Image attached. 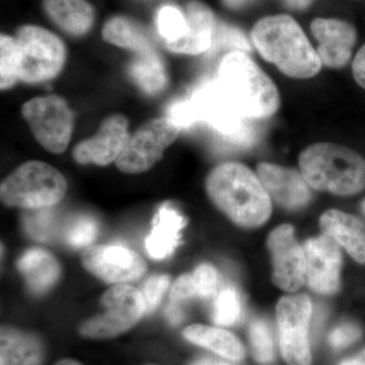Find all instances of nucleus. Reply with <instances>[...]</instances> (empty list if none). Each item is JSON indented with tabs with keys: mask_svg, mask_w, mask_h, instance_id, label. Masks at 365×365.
Instances as JSON below:
<instances>
[{
	"mask_svg": "<svg viewBox=\"0 0 365 365\" xmlns=\"http://www.w3.org/2000/svg\"><path fill=\"white\" fill-rule=\"evenodd\" d=\"M195 285L197 297H211L215 294L218 287V274L215 267L209 264H203L192 273Z\"/></svg>",
	"mask_w": 365,
	"mask_h": 365,
	"instance_id": "nucleus-36",
	"label": "nucleus"
},
{
	"mask_svg": "<svg viewBox=\"0 0 365 365\" xmlns=\"http://www.w3.org/2000/svg\"><path fill=\"white\" fill-rule=\"evenodd\" d=\"M184 337L194 344L207 348L225 359L241 360L245 356V348L241 341L228 331L203 325L187 327L182 333Z\"/></svg>",
	"mask_w": 365,
	"mask_h": 365,
	"instance_id": "nucleus-24",
	"label": "nucleus"
},
{
	"mask_svg": "<svg viewBox=\"0 0 365 365\" xmlns=\"http://www.w3.org/2000/svg\"><path fill=\"white\" fill-rule=\"evenodd\" d=\"M361 337V330L354 324L346 323L336 327L329 336V342L334 348L342 349L356 342Z\"/></svg>",
	"mask_w": 365,
	"mask_h": 365,
	"instance_id": "nucleus-37",
	"label": "nucleus"
},
{
	"mask_svg": "<svg viewBox=\"0 0 365 365\" xmlns=\"http://www.w3.org/2000/svg\"><path fill=\"white\" fill-rule=\"evenodd\" d=\"M20 58V79L26 83L49 81L66 61V48L54 34L36 26H25L16 38Z\"/></svg>",
	"mask_w": 365,
	"mask_h": 365,
	"instance_id": "nucleus-8",
	"label": "nucleus"
},
{
	"mask_svg": "<svg viewBox=\"0 0 365 365\" xmlns=\"http://www.w3.org/2000/svg\"><path fill=\"white\" fill-rule=\"evenodd\" d=\"M311 29L319 43L317 53L322 64L340 68L348 63L356 42L354 26L344 21L317 19L312 23Z\"/></svg>",
	"mask_w": 365,
	"mask_h": 365,
	"instance_id": "nucleus-16",
	"label": "nucleus"
},
{
	"mask_svg": "<svg viewBox=\"0 0 365 365\" xmlns=\"http://www.w3.org/2000/svg\"><path fill=\"white\" fill-rule=\"evenodd\" d=\"M250 340L257 361L268 364L275 359V345L266 322L255 319L250 326Z\"/></svg>",
	"mask_w": 365,
	"mask_h": 365,
	"instance_id": "nucleus-32",
	"label": "nucleus"
},
{
	"mask_svg": "<svg viewBox=\"0 0 365 365\" xmlns=\"http://www.w3.org/2000/svg\"><path fill=\"white\" fill-rule=\"evenodd\" d=\"M20 79V58L16 39L9 36L0 37V88H11Z\"/></svg>",
	"mask_w": 365,
	"mask_h": 365,
	"instance_id": "nucleus-28",
	"label": "nucleus"
},
{
	"mask_svg": "<svg viewBox=\"0 0 365 365\" xmlns=\"http://www.w3.org/2000/svg\"><path fill=\"white\" fill-rule=\"evenodd\" d=\"M185 225L186 220L177 209L170 203L163 204L153 217V230L145 242L151 258L163 260L174 253L181 241Z\"/></svg>",
	"mask_w": 365,
	"mask_h": 365,
	"instance_id": "nucleus-20",
	"label": "nucleus"
},
{
	"mask_svg": "<svg viewBox=\"0 0 365 365\" xmlns=\"http://www.w3.org/2000/svg\"><path fill=\"white\" fill-rule=\"evenodd\" d=\"M223 4L230 9H239V7L244 6L245 4H248L251 0H222Z\"/></svg>",
	"mask_w": 365,
	"mask_h": 365,
	"instance_id": "nucleus-44",
	"label": "nucleus"
},
{
	"mask_svg": "<svg viewBox=\"0 0 365 365\" xmlns=\"http://www.w3.org/2000/svg\"><path fill=\"white\" fill-rule=\"evenodd\" d=\"M56 365H83V364H79V362L76 361V360L63 359V360H60L59 362H57Z\"/></svg>",
	"mask_w": 365,
	"mask_h": 365,
	"instance_id": "nucleus-45",
	"label": "nucleus"
},
{
	"mask_svg": "<svg viewBox=\"0 0 365 365\" xmlns=\"http://www.w3.org/2000/svg\"><path fill=\"white\" fill-rule=\"evenodd\" d=\"M189 98L195 108L198 122L207 124L222 140L237 146L254 143L256 131L251 120L242 116L216 79L204 81Z\"/></svg>",
	"mask_w": 365,
	"mask_h": 365,
	"instance_id": "nucleus-6",
	"label": "nucleus"
},
{
	"mask_svg": "<svg viewBox=\"0 0 365 365\" xmlns=\"http://www.w3.org/2000/svg\"><path fill=\"white\" fill-rule=\"evenodd\" d=\"M276 313L283 359L289 365H311V299L306 295L283 297L278 302Z\"/></svg>",
	"mask_w": 365,
	"mask_h": 365,
	"instance_id": "nucleus-10",
	"label": "nucleus"
},
{
	"mask_svg": "<svg viewBox=\"0 0 365 365\" xmlns=\"http://www.w3.org/2000/svg\"><path fill=\"white\" fill-rule=\"evenodd\" d=\"M282 1L289 9L302 11V9H306L307 7L311 6L314 0H282Z\"/></svg>",
	"mask_w": 365,
	"mask_h": 365,
	"instance_id": "nucleus-41",
	"label": "nucleus"
},
{
	"mask_svg": "<svg viewBox=\"0 0 365 365\" xmlns=\"http://www.w3.org/2000/svg\"><path fill=\"white\" fill-rule=\"evenodd\" d=\"M23 216L24 227L33 239L50 242L57 232V218L51 207L29 209Z\"/></svg>",
	"mask_w": 365,
	"mask_h": 365,
	"instance_id": "nucleus-27",
	"label": "nucleus"
},
{
	"mask_svg": "<svg viewBox=\"0 0 365 365\" xmlns=\"http://www.w3.org/2000/svg\"><path fill=\"white\" fill-rule=\"evenodd\" d=\"M165 314L170 324L179 325L184 319V309L182 304L170 302L169 306L165 309Z\"/></svg>",
	"mask_w": 365,
	"mask_h": 365,
	"instance_id": "nucleus-40",
	"label": "nucleus"
},
{
	"mask_svg": "<svg viewBox=\"0 0 365 365\" xmlns=\"http://www.w3.org/2000/svg\"><path fill=\"white\" fill-rule=\"evenodd\" d=\"M18 267L35 294H43L50 289L61 273L58 261L43 249L28 250L21 255Z\"/></svg>",
	"mask_w": 365,
	"mask_h": 365,
	"instance_id": "nucleus-22",
	"label": "nucleus"
},
{
	"mask_svg": "<svg viewBox=\"0 0 365 365\" xmlns=\"http://www.w3.org/2000/svg\"><path fill=\"white\" fill-rule=\"evenodd\" d=\"M180 129L168 118L151 120L129 138L117 167L126 174L150 170L163 157V151L176 140Z\"/></svg>",
	"mask_w": 365,
	"mask_h": 365,
	"instance_id": "nucleus-11",
	"label": "nucleus"
},
{
	"mask_svg": "<svg viewBox=\"0 0 365 365\" xmlns=\"http://www.w3.org/2000/svg\"><path fill=\"white\" fill-rule=\"evenodd\" d=\"M98 235V225L93 218L83 216L71 223L66 232V241L72 247L90 246Z\"/></svg>",
	"mask_w": 365,
	"mask_h": 365,
	"instance_id": "nucleus-33",
	"label": "nucleus"
},
{
	"mask_svg": "<svg viewBox=\"0 0 365 365\" xmlns=\"http://www.w3.org/2000/svg\"><path fill=\"white\" fill-rule=\"evenodd\" d=\"M103 37L107 42L132 50L137 54L155 50L141 26L123 16H115L108 21L103 30Z\"/></svg>",
	"mask_w": 365,
	"mask_h": 365,
	"instance_id": "nucleus-26",
	"label": "nucleus"
},
{
	"mask_svg": "<svg viewBox=\"0 0 365 365\" xmlns=\"http://www.w3.org/2000/svg\"><path fill=\"white\" fill-rule=\"evenodd\" d=\"M225 50L247 53L251 51V44L241 30L235 26L220 23L216 26L212 46L208 53L210 55L217 54Z\"/></svg>",
	"mask_w": 365,
	"mask_h": 365,
	"instance_id": "nucleus-31",
	"label": "nucleus"
},
{
	"mask_svg": "<svg viewBox=\"0 0 365 365\" xmlns=\"http://www.w3.org/2000/svg\"><path fill=\"white\" fill-rule=\"evenodd\" d=\"M353 76L360 86L365 88V44L357 53L353 62Z\"/></svg>",
	"mask_w": 365,
	"mask_h": 365,
	"instance_id": "nucleus-39",
	"label": "nucleus"
},
{
	"mask_svg": "<svg viewBox=\"0 0 365 365\" xmlns=\"http://www.w3.org/2000/svg\"><path fill=\"white\" fill-rule=\"evenodd\" d=\"M67 182L48 163L31 160L2 182L0 197L6 205L25 209L49 208L66 196Z\"/></svg>",
	"mask_w": 365,
	"mask_h": 365,
	"instance_id": "nucleus-5",
	"label": "nucleus"
},
{
	"mask_svg": "<svg viewBox=\"0 0 365 365\" xmlns=\"http://www.w3.org/2000/svg\"><path fill=\"white\" fill-rule=\"evenodd\" d=\"M252 40L264 59L290 78H313L321 71L318 53L289 16L262 19L252 31Z\"/></svg>",
	"mask_w": 365,
	"mask_h": 365,
	"instance_id": "nucleus-2",
	"label": "nucleus"
},
{
	"mask_svg": "<svg viewBox=\"0 0 365 365\" xmlns=\"http://www.w3.org/2000/svg\"><path fill=\"white\" fill-rule=\"evenodd\" d=\"M186 18L188 33L176 42L167 43V47L180 54L198 55L208 52L217 26L215 14L201 2L191 1L187 6Z\"/></svg>",
	"mask_w": 365,
	"mask_h": 365,
	"instance_id": "nucleus-18",
	"label": "nucleus"
},
{
	"mask_svg": "<svg viewBox=\"0 0 365 365\" xmlns=\"http://www.w3.org/2000/svg\"><path fill=\"white\" fill-rule=\"evenodd\" d=\"M150 365H153V364H150Z\"/></svg>",
	"mask_w": 365,
	"mask_h": 365,
	"instance_id": "nucleus-47",
	"label": "nucleus"
},
{
	"mask_svg": "<svg viewBox=\"0 0 365 365\" xmlns=\"http://www.w3.org/2000/svg\"><path fill=\"white\" fill-rule=\"evenodd\" d=\"M129 74L146 95H158L167 86V71L155 50L137 55L129 66Z\"/></svg>",
	"mask_w": 365,
	"mask_h": 365,
	"instance_id": "nucleus-25",
	"label": "nucleus"
},
{
	"mask_svg": "<svg viewBox=\"0 0 365 365\" xmlns=\"http://www.w3.org/2000/svg\"><path fill=\"white\" fill-rule=\"evenodd\" d=\"M167 117L180 130L191 128L194 125L199 123L195 108L190 98L177 101L170 105L168 109Z\"/></svg>",
	"mask_w": 365,
	"mask_h": 365,
	"instance_id": "nucleus-35",
	"label": "nucleus"
},
{
	"mask_svg": "<svg viewBox=\"0 0 365 365\" xmlns=\"http://www.w3.org/2000/svg\"><path fill=\"white\" fill-rule=\"evenodd\" d=\"M191 365H232L227 362L220 361L212 359H201L196 360Z\"/></svg>",
	"mask_w": 365,
	"mask_h": 365,
	"instance_id": "nucleus-43",
	"label": "nucleus"
},
{
	"mask_svg": "<svg viewBox=\"0 0 365 365\" xmlns=\"http://www.w3.org/2000/svg\"><path fill=\"white\" fill-rule=\"evenodd\" d=\"M216 81L247 119L272 116L279 107V93L273 81L246 52L227 53L218 67Z\"/></svg>",
	"mask_w": 365,
	"mask_h": 365,
	"instance_id": "nucleus-3",
	"label": "nucleus"
},
{
	"mask_svg": "<svg viewBox=\"0 0 365 365\" xmlns=\"http://www.w3.org/2000/svg\"><path fill=\"white\" fill-rule=\"evenodd\" d=\"M307 184L319 191L349 196L365 188V160L356 151L334 143L309 146L299 157Z\"/></svg>",
	"mask_w": 365,
	"mask_h": 365,
	"instance_id": "nucleus-4",
	"label": "nucleus"
},
{
	"mask_svg": "<svg viewBox=\"0 0 365 365\" xmlns=\"http://www.w3.org/2000/svg\"><path fill=\"white\" fill-rule=\"evenodd\" d=\"M44 346L37 336L2 327L0 335V365H41Z\"/></svg>",
	"mask_w": 365,
	"mask_h": 365,
	"instance_id": "nucleus-21",
	"label": "nucleus"
},
{
	"mask_svg": "<svg viewBox=\"0 0 365 365\" xmlns=\"http://www.w3.org/2000/svg\"><path fill=\"white\" fill-rule=\"evenodd\" d=\"M193 297H197V292L192 274L180 276L170 289V302L182 306V302L193 299Z\"/></svg>",
	"mask_w": 365,
	"mask_h": 365,
	"instance_id": "nucleus-38",
	"label": "nucleus"
},
{
	"mask_svg": "<svg viewBox=\"0 0 365 365\" xmlns=\"http://www.w3.org/2000/svg\"><path fill=\"white\" fill-rule=\"evenodd\" d=\"M339 365H365V348L359 354L355 355L351 359L344 360Z\"/></svg>",
	"mask_w": 365,
	"mask_h": 365,
	"instance_id": "nucleus-42",
	"label": "nucleus"
},
{
	"mask_svg": "<svg viewBox=\"0 0 365 365\" xmlns=\"http://www.w3.org/2000/svg\"><path fill=\"white\" fill-rule=\"evenodd\" d=\"M44 9L57 26L74 36L88 33L95 19L86 0H44Z\"/></svg>",
	"mask_w": 365,
	"mask_h": 365,
	"instance_id": "nucleus-23",
	"label": "nucleus"
},
{
	"mask_svg": "<svg viewBox=\"0 0 365 365\" xmlns=\"http://www.w3.org/2000/svg\"><path fill=\"white\" fill-rule=\"evenodd\" d=\"M104 312L83 322L78 328L81 336L91 339L117 337L135 326L145 314L141 292L126 284H116L101 299Z\"/></svg>",
	"mask_w": 365,
	"mask_h": 365,
	"instance_id": "nucleus-7",
	"label": "nucleus"
},
{
	"mask_svg": "<svg viewBox=\"0 0 365 365\" xmlns=\"http://www.w3.org/2000/svg\"><path fill=\"white\" fill-rule=\"evenodd\" d=\"M213 203L237 225L260 227L271 215L270 196L259 177L237 163L218 165L206 180Z\"/></svg>",
	"mask_w": 365,
	"mask_h": 365,
	"instance_id": "nucleus-1",
	"label": "nucleus"
},
{
	"mask_svg": "<svg viewBox=\"0 0 365 365\" xmlns=\"http://www.w3.org/2000/svg\"><path fill=\"white\" fill-rule=\"evenodd\" d=\"M242 314V304L239 294L234 287L223 288L218 294L213 306L212 319L220 326H232L239 322Z\"/></svg>",
	"mask_w": 365,
	"mask_h": 365,
	"instance_id": "nucleus-29",
	"label": "nucleus"
},
{
	"mask_svg": "<svg viewBox=\"0 0 365 365\" xmlns=\"http://www.w3.org/2000/svg\"><path fill=\"white\" fill-rule=\"evenodd\" d=\"M307 280L319 294H335L339 288L341 257L337 244L328 237L311 239L304 245Z\"/></svg>",
	"mask_w": 365,
	"mask_h": 365,
	"instance_id": "nucleus-14",
	"label": "nucleus"
},
{
	"mask_svg": "<svg viewBox=\"0 0 365 365\" xmlns=\"http://www.w3.org/2000/svg\"><path fill=\"white\" fill-rule=\"evenodd\" d=\"M268 248L273 258L275 284L287 292L299 289L307 279V262L304 248L295 241L294 227H276L269 235Z\"/></svg>",
	"mask_w": 365,
	"mask_h": 365,
	"instance_id": "nucleus-13",
	"label": "nucleus"
},
{
	"mask_svg": "<svg viewBox=\"0 0 365 365\" xmlns=\"http://www.w3.org/2000/svg\"><path fill=\"white\" fill-rule=\"evenodd\" d=\"M83 267L107 283L130 282L145 273L146 263L136 252L121 246H91L81 256Z\"/></svg>",
	"mask_w": 365,
	"mask_h": 365,
	"instance_id": "nucleus-12",
	"label": "nucleus"
},
{
	"mask_svg": "<svg viewBox=\"0 0 365 365\" xmlns=\"http://www.w3.org/2000/svg\"><path fill=\"white\" fill-rule=\"evenodd\" d=\"M258 177L276 202L287 209L302 207L311 199L309 184L297 170L270 163L259 165Z\"/></svg>",
	"mask_w": 365,
	"mask_h": 365,
	"instance_id": "nucleus-17",
	"label": "nucleus"
},
{
	"mask_svg": "<svg viewBox=\"0 0 365 365\" xmlns=\"http://www.w3.org/2000/svg\"><path fill=\"white\" fill-rule=\"evenodd\" d=\"M34 135L53 153H61L71 141L73 115L63 98L57 96L35 98L21 109Z\"/></svg>",
	"mask_w": 365,
	"mask_h": 365,
	"instance_id": "nucleus-9",
	"label": "nucleus"
},
{
	"mask_svg": "<svg viewBox=\"0 0 365 365\" xmlns=\"http://www.w3.org/2000/svg\"><path fill=\"white\" fill-rule=\"evenodd\" d=\"M362 209H364V212L365 213V200L362 202Z\"/></svg>",
	"mask_w": 365,
	"mask_h": 365,
	"instance_id": "nucleus-46",
	"label": "nucleus"
},
{
	"mask_svg": "<svg viewBox=\"0 0 365 365\" xmlns=\"http://www.w3.org/2000/svg\"><path fill=\"white\" fill-rule=\"evenodd\" d=\"M158 33L167 43L176 42L188 33V21L180 9L172 6H163L157 16Z\"/></svg>",
	"mask_w": 365,
	"mask_h": 365,
	"instance_id": "nucleus-30",
	"label": "nucleus"
},
{
	"mask_svg": "<svg viewBox=\"0 0 365 365\" xmlns=\"http://www.w3.org/2000/svg\"><path fill=\"white\" fill-rule=\"evenodd\" d=\"M129 138L126 118L113 115L103 122L97 135L74 148V160L83 165H109L121 155Z\"/></svg>",
	"mask_w": 365,
	"mask_h": 365,
	"instance_id": "nucleus-15",
	"label": "nucleus"
},
{
	"mask_svg": "<svg viewBox=\"0 0 365 365\" xmlns=\"http://www.w3.org/2000/svg\"><path fill=\"white\" fill-rule=\"evenodd\" d=\"M326 237L340 245L360 264L365 263V227L359 218L339 210H329L319 220Z\"/></svg>",
	"mask_w": 365,
	"mask_h": 365,
	"instance_id": "nucleus-19",
	"label": "nucleus"
},
{
	"mask_svg": "<svg viewBox=\"0 0 365 365\" xmlns=\"http://www.w3.org/2000/svg\"><path fill=\"white\" fill-rule=\"evenodd\" d=\"M169 284L170 278L167 275H153L144 282L141 294L145 307V314L151 313L157 309Z\"/></svg>",
	"mask_w": 365,
	"mask_h": 365,
	"instance_id": "nucleus-34",
	"label": "nucleus"
}]
</instances>
